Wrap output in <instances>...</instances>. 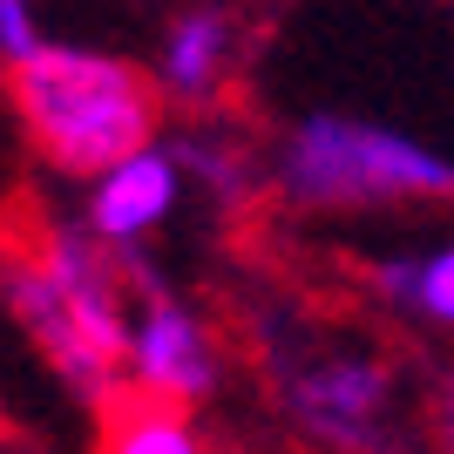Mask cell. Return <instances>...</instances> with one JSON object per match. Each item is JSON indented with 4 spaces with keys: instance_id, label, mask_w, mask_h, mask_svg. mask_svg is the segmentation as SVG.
<instances>
[{
    "instance_id": "6da1fadb",
    "label": "cell",
    "mask_w": 454,
    "mask_h": 454,
    "mask_svg": "<svg viewBox=\"0 0 454 454\" xmlns=\"http://www.w3.org/2000/svg\"><path fill=\"white\" fill-rule=\"evenodd\" d=\"M20 122L35 129L41 156L68 176H109L136 150L156 143V89L129 61L102 48H41L27 68H14Z\"/></svg>"
},
{
    "instance_id": "7a4b0ae2",
    "label": "cell",
    "mask_w": 454,
    "mask_h": 454,
    "mask_svg": "<svg viewBox=\"0 0 454 454\" xmlns=\"http://www.w3.org/2000/svg\"><path fill=\"white\" fill-rule=\"evenodd\" d=\"M278 184L292 204H400V197H454V163L420 136L366 122V115H305L278 150Z\"/></svg>"
},
{
    "instance_id": "3957f363",
    "label": "cell",
    "mask_w": 454,
    "mask_h": 454,
    "mask_svg": "<svg viewBox=\"0 0 454 454\" xmlns=\"http://www.w3.org/2000/svg\"><path fill=\"white\" fill-rule=\"evenodd\" d=\"M129 380L150 407H176V414L217 394V340H210V325L197 319L184 299H170L163 285H150L143 305H136Z\"/></svg>"
},
{
    "instance_id": "277c9868",
    "label": "cell",
    "mask_w": 454,
    "mask_h": 454,
    "mask_svg": "<svg viewBox=\"0 0 454 454\" xmlns=\"http://www.w3.org/2000/svg\"><path fill=\"white\" fill-rule=\"evenodd\" d=\"M387 400H394V373L366 353H333V360H312L292 387H285V407L312 441L325 448H373L380 420H387Z\"/></svg>"
},
{
    "instance_id": "5b68a950",
    "label": "cell",
    "mask_w": 454,
    "mask_h": 454,
    "mask_svg": "<svg viewBox=\"0 0 454 454\" xmlns=\"http://www.w3.org/2000/svg\"><path fill=\"white\" fill-rule=\"evenodd\" d=\"M184 204V156L150 143L136 150L129 163H115L109 176L89 184V238L95 245H115V251H136L150 231H163Z\"/></svg>"
},
{
    "instance_id": "8992f818",
    "label": "cell",
    "mask_w": 454,
    "mask_h": 454,
    "mask_svg": "<svg viewBox=\"0 0 454 454\" xmlns=\"http://www.w3.org/2000/svg\"><path fill=\"white\" fill-rule=\"evenodd\" d=\"M231 20L217 14V7H197V14H184L170 27V41H163V61H156V82H163V95H176V102H204V95H217V82H224L231 68Z\"/></svg>"
},
{
    "instance_id": "52a82bcc",
    "label": "cell",
    "mask_w": 454,
    "mask_h": 454,
    "mask_svg": "<svg viewBox=\"0 0 454 454\" xmlns=\"http://www.w3.org/2000/svg\"><path fill=\"white\" fill-rule=\"evenodd\" d=\"M373 292L400 312H414L427 325H448L454 333V238L434 251H400V258H380L373 265Z\"/></svg>"
},
{
    "instance_id": "ba28073f",
    "label": "cell",
    "mask_w": 454,
    "mask_h": 454,
    "mask_svg": "<svg viewBox=\"0 0 454 454\" xmlns=\"http://www.w3.org/2000/svg\"><path fill=\"white\" fill-rule=\"evenodd\" d=\"M109 454H210L176 407H129L109 427Z\"/></svg>"
},
{
    "instance_id": "9c48e42d",
    "label": "cell",
    "mask_w": 454,
    "mask_h": 454,
    "mask_svg": "<svg viewBox=\"0 0 454 454\" xmlns=\"http://www.w3.org/2000/svg\"><path fill=\"white\" fill-rule=\"evenodd\" d=\"M176 156H184V176H197L204 190H217V197H245V163H238L224 143H210V136H190Z\"/></svg>"
},
{
    "instance_id": "30bf717a",
    "label": "cell",
    "mask_w": 454,
    "mask_h": 454,
    "mask_svg": "<svg viewBox=\"0 0 454 454\" xmlns=\"http://www.w3.org/2000/svg\"><path fill=\"white\" fill-rule=\"evenodd\" d=\"M48 48V35H41V20L27 0H0V61L7 68H27V61Z\"/></svg>"
},
{
    "instance_id": "8fae6325",
    "label": "cell",
    "mask_w": 454,
    "mask_h": 454,
    "mask_svg": "<svg viewBox=\"0 0 454 454\" xmlns=\"http://www.w3.org/2000/svg\"><path fill=\"white\" fill-rule=\"evenodd\" d=\"M441 441H448V454H454V394H448V407H441Z\"/></svg>"
}]
</instances>
